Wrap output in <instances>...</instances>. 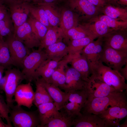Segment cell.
Here are the masks:
<instances>
[{
  "label": "cell",
  "instance_id": "cell-41",
  "mask_svg": "<svg viewBox=\"0 0 127 127\" xmlns=\"http://www.w3.org/2000/svg\"><path fill=\"white\" fill-rule=\"evenodd\" d=\"M96 6L101 8L108 4H110L109 0H87Z\"/></svg>",
  "mask_w": 127,
  "mask_h": 127
},
{
  "label": "cell",
  "instance_id": "cell-44",
  "mask_svg": "<svg viewBox=\"0 0 127 127\" xmlns=\"http://www.w3.org/2000/svg\"><path fill=\"white\" fill-rule=\"evenodd\" d=\"M57 0H34L33 1L34 4H53Z\"/></svg>",
  "mask_w": 127,
  "mask_h": 127
},
{
  "label": "cell",
  "instance_id": "cell-5",
  "mask_svg": "<svg viewBox=\"0 0 127 127\" xmlns=\"http://www.w3.org/2000/svg\"><path fill=\"white\" fill-rule=\"evenodd\" d=\"M47 59L44 50L38 48L30 52L23 60L21 71L28 82L35 81L39 77L36 71L41 64Z\"/></svg>",
  "mask_w": 127,
  "mask_h": 127
},
{
  "label": "cell",
  "instance_id": "cell-1",
  "mask_svg": "<svg viewBox=\"0 0 127 127\" xmlns=\"http://www.w3.org/2000/svg\"><path fill=\"white\" fill-rule=\"evenodd\" d=\"M89 64L90 76L106 83L118 92L127 90L125 79L119 71L104 65L99 61Z\"/></svg>",
  "mask_w": 127,
  "mask_h": 127
},
{
  "label": "cell",
  "instance_id": "cell-33",
  "mask_svg": "<svg viewBox=\"0 0 127 127\" xmlns=\"http://www.w3.org/2000/svg\"><path fill=\"white\" fill-rule=\"evenodd\" d=\"M95 17L104 22L112 30H127V21L118 20L104 14Z\"/></svg>",
  "mask_w": 127,
  "mask_h": 127
},
{
  "label": "cell",
  "instance_id": "cell-15",
  "mask_svg": "<svg viewBox=\"0 0 127 127\" xmlns=\"http://www.w3.org/2000/svg\"><path fill=\"white\" fill-rule=\"evenodd\" d=\"M103 38L104 44L116 50H127L126 31L113 30Z\"/></svg>",
  "mask_w": 127,
  "mask_h": 127
},
{
  "label": "cell",
  "instance_id": "cell-42",
  "mask_svg": "<svg viewBox=\"0 0 127 127\" xmlns=\"http://www.w3.org/2000/svg\"><path fill=\"white\" fill-rule=\"evenodd\" d=\"M110 4L114 5L121 7L127 6V0H109Z\"/></svg>",
  "mask_w": 127,
  "mask_h": 127
},
{
  "label": "cell",
  "instance_id": "cell-34",
  "mask_svg": "<svg viewBox=\"0 0 127 127\" xmlns=\"http://www.w3.org/2000/svg\"><path fill=\"white\" fill-rule=\"evenodd\" d=\"M40 5L45 11L50 24L52 27H57L59 25L60 14L54 8L53 4H37Z\"/></svg>",
  "mask_w": 127,
  "mask_h": 127
},
{
  "label": "cell",
  "instance_id": "cell-29",
  "mask_svg": "<svg viewBox=\"0 0 127 127\" xmlns=\"http://www.w3.org/2000/svg\"><path fill=\"white\" fill-rule=\"evenodd\" d=\"M95 38L94 37H87L70 41L67 45L68 54L81 53L84 48Z\"/></svg>",
  "mask_w": 127,
  "mask_h": 127
},
{
  "label": "cell",
  "instance_id": "cell-23",
  "mask_svg": "<svg viewBox=\"0 0 127 127\" xmlns=\"http://www.w3.org/2000/svg\"><path fill=\"white\" fill-rule=\"evenodd\" d=\"M47 59L60 61L68 54L67 45L61 41L50 45L45 49Z\"/></svg>",
  "mask_w": 127,
  "mask_h": 127
},
{
  "label": "cell",
  "instance_id": "cell-8",
  "mask_svg": "<svg viewBox=\"0 0 127 127\" xmlns=\"http://www.w3.org/2000/svg\"><path fill=\"white\" fill-rule=\"evenodd\" d=\"M7 6L14 30L27 21L30 15L28 3L15 0Z\"/></svg>",
  "mask_w": 127,
  "mask_h": 127
},
{
  "label": "cell",
  "instance_id": "cell-10",
  "mask_svg": "<svg viewBox=\"0 0 127 127\" xmlns=\"http://www.w3.org/2000/svg\"><path fill=\"white\" fill-rule=\"evenodd\" d=\"M65 71L66 80L65 92L70 93L75 91L86 90L89 81L72 67Z\"/></svg>",
  "mask_w": 127,
  "mask_h": 127
},
{
  "label": "cell",
  "instance_id": "cell-12",
  "mask_svg": "<svg viewBox=\"0 0 127 127\" xmlns=\"http://www.w3.org/2000/svg\"><path fill=\"white\" fill-rule=\"evenodd\" d=\"M89 79L87 89V99L103 97L118 92L106 83L91 76Z\"/></svg>",
  "mask_w": 127,
  "mask_h": 127
},
{
  "label": "cell",
  "instance_id": "cell-7",
  "mask_svg": "<svg viewBox=\"0 0 127 127\" xmlns=\"http://www.w3.org/2000/svg\"><path fill=\"white\" fill-rule=\"evenodd\" d=\"M3 38L8 45L13 65L22 67L23 60L30 52L29 49L16 38L13 33Z\"/></svg>",
  "mask_w": 127,
  "mask_h": 127
},
{
  "label": "cell",
  "instance_id": "cell-2",
  "mask_svg": "<svg viewBox=\"0 0 127 127\" xmlns=\"http://www.w3.org/2000/svg\"><path fill=\"white\" fill-rule=\"evenodd\" d=\"M126 104L125 93L124 92H118L103 97L88 99L82 108L83 112L99 115L111 107Z\"/></svg>",
  "mask_w": 127,
  "mask_h": 127
},
{
  "label": "cell",
  "instance_id": "cell-27",
  "mask_svg": "<svg viewBox=\"0 0 127 127\" xmlns=\"http://www.w3.org/2000/svg\"><path fill=\"white\" fill-rule=\"evenodd\" d=\"M34 81L36 89L34 92L33 103L35 106L37 107L44 103L53 102L47 91L40 81L39 78Z\"/></svg>",
  "mask_w": 127,
  "mask_h": 127
},
{
  "label": "cell",
  "instance_id": "cell-18",
  "mask_svg": "<svg viewBox=\"0 0 127 127\" xmlns=\"http://www.w3.org/2000/svg\"><path fill=\"white\" fill-rule=\"evenodd\" d=\"M64 58L68 63L71 64L72 67L89 81L90 75L89 64L87 59L81 53L68 54Z\"/></svg>",
  "mask_w": 127,
  "mask_h": 127
},
{
  "label": "cell",
  "instance_id": "cell-28",
  "mask_svg": "<svg viewBox=\"0 0 127 127\" xmlns=\"http://www.w3.org/2000/svg\"><path fill=\"white\" fill-rule=\"evenodd\" d=\"M61 33L59 27H51L48 28L47 32L41 41L39 48L43 49L62 39Z\"/></svg>",
  "mask_w": 127,
  "mask_h": 127
},
{
  "label": "cell",
  "instance_id": "cell-16",
  "mask_svg": "<svg viewBox=\"0 0 127 127\" xmlns=\"http://www.w3.org/2000/svg\"><path fill=\"white\" fill-rule=\"evenodd\" d=\"M39 79L53 99L57 110H60L68 101L69 93L63 92L58 87L46 82L41 78Z\"/></svg>",
  "mask_w": 127,
  "mask_h": 127
},
{
  "label": "cell",
  "instance_id": "cell-6",
  "mask_svg": "<svg viewBox=\"0 0 127 127\" xmlns=\"http://www.w3.org/2000/svg\"><path fill=\"white\" fill-rule=\"evenodd\" d=\"M99 61L119 71L127 63V50H116L103 44Z\"/></svg>",
  "mask_w": 127,
  "mask_h": 127
},
{
  "label": "cell",
  "instance_id": "cell-39",
  "mask_svg": "<svg viewBox=\"0 0 127 127\" xmlns=\"http://www.w3.org/2000/svg\"><path fill=\"white\" fill-rule=\"evenodd\" d=\"M81 108L75 104L69 102L65 103L63 108L60 110L69 116L75 118L81 113Z\"/></svg>",
  "mask_w": 127,
  "mask_h": 127
},
{
  "label": "cell",
  "instance_id": "cell-11",
  "mask_svg": "<svg viewBox=\"0 0 127 127\" xmlns=\"http://www.w3.org/2000/svg\"><path fill=\"white\" fill-rule=\"evenodd\" d=\"M13 34L16 38L29 49L40 46V41L27 21L14 30Z\"/></svg>",
  "mask_w": 127,
  "mask_h": 127
},
{
  "label": "cell",
  "instance_id": "cell-21",
  "mask_svg": "<svg viewBox=\"0 0 127 127\" xmlns=\"http://www.w3.org/2000/svg\"><path fill=\"white\" fill-rule=\"evenodd\" d=\"M36 107L40 121V124L39 127H43L60 113L53 102L44 103Z\"/></svg>",
  "mask_w": 127,
  "mask_h": 127
},
{
  "label": "cell",
  "instance_id": "cell-50",
  "mask_svg": "<svg viewBox=\"0 0 127 127\" xmlns=\"http://www.w3.org/2000/svg\"><path fill=\"white\" fill-rule=\"evenodd\" d=\"M19 1L24 2L31 3L34 0H17Z\"/></svg>",
  "mask_w": 127,
  "mask_h": 127
},
{
  "label": "cell",
  "instance_id": "cell-37",
  "mask_svg": "<svg viewBox=\"0 0 127 127\" xmlns=\"http://www.w3.org/2000/svg\"><path fill=\"white\" fill-rule=\"evenodd\" d=\"M68 93V101L75 104L82 109L88 98L87 90H78Z\"/></svg>",
  "mask_w": 127,
  "mask_h": 127
},
{
  "label": "cell",
  "instance_id": "cell-32",
  "mask_svg": "<svg viewBox=\"0 0 127 127\" xmlns=\"http://www.w3.org/2000/svg\"><path fill=\"white\" fill-rule=\"evenodd\" d=\"M90 36L94 37L96 38L79 24L78 26L68 30L63 36L62 39H64L68 44L72 40Z\"/></svg>",
  "mask_w": 127,
  "mask_h": 127
},
{
  "label": "cell",
  "instance_id": "cell-22",
  "mask_svg": "<svg viewBox=\"0 0 127 127\" xmlns=\"http://www.w3.org/2000/svg\"><path fill=\"white\" fill-rule=\"evenodd\" d=\"M81 26L96 38L103 37L112 31L103 22L95 17Z\"/></svg>",
  "mask_w": 127,
  "mask_h": 127
},
{
  "label": "cell",
  "instance_id": "cell-9",
  "mask_svg": "<svg viewBox=\"0 0 127 127\" xmlns=\"http://www.w3.org/2000/svg\"><path fill=\"white\" fill-rule=\"evenodd\" d=\"M127 104L111 107L98 115L104 120L105 127H119L120 121L127 116Z\"/></svg>",
  "mask_w": 127,
  "mask_h": 127
},
{
  "label": "cell",
  "instance_id": "cell-17",
  "mask_svg": "<svg viewBox=\"0 0 127 127\" xmlns=\"http://www.w3.org/2000/svg\"><path fill=\"white\" fill-rule=\"evenodd\" d=\"M74 127H105L104 120L98 115L83 112L74 119Z\"/></svg>",
  "mask_w": 127,
  "mask_h": 127
},
{
  "label": "cell",
  "instance_id": "cell-4",
  "mask_svg": "<svg viewBox=\"0 0 127 127\" xmlns=\"http://www.w3.org/2000/svg\"><path fill=\"white\" fill-rule=\"evenodd\" d=\"M2 79V90L5 92L6 102L10 108L14 105L15 101L13 98L17 87L25 78L19 69L9 68Z\"/></svg>",
  "mask_w": 127,
  "mask_h": 127
},
{
  "label": "cell",
  "instance_id": "cell-19",
  "mask_svg": "<svg viewBox=\"0 0 127 127\" xmlns=\"http://www.w3.org/2000/svg\"><path fill=\"white\" fill-rule=\"evenodd\" d=\"M103 40V37H99L95 41L93 40L86 46L81 53L87 59L88 64L99 61L102 51Z\"/></svg>",
  "mask_w": 127,
  "mask_h": 127
},
{
  "label": "cell",
  "instance_id": "cell-51",
  "mask_svg": "<svg viewBox=\"0 0 127 127\" xmlns=\"http://www.w3.org/2000/svg\"><path fill=\"white\" fill-rule=\"evenodd\" d=\"M3 4H2L0 2V7L3 5Z\"/></svg>",
  "mask_w": 127,
  "mask_h": 127
},
{
  "label": "cell",
  "instance_id": "cell-36",
  "mask_svg": "<svg viewBox=\"0 0 127 127\" xmlns=\"http://www.w3.org/2000/svg\"><path fill=\"white\" fill-rule=\"evenodd\" d=\"M27 22L30 24L33 32L40 42L46 33L48 28L30 15Z\"/></svg>",
  "mask_w": 127,
  "mask_h": 127
},
{
  "label": "cell",
  "instance_id": "cell-35",
  "mask_svg": "<svg viewBox=\"0 0 127 127\" xmlns=\"http://www.w3.org/2000/svg\"><path fill=\"white\" fill-rule=\"evenodd\" d=\"M13 63L7 44L3 38H0V66L8 68Z\"/></svg>",
  "mask_w": 127,
  "mask_h": 127
},
{
  "label": "cell",
  "instance_id": "cell-43",
  "mask_svg": "<svg viewBox=\"0 0 127 127\" xmlns=\"http://www.w3.org/2000/svg\"><path fill=\"white\" fill-rule=\"evenodd\" d=\"M9 12L6 6L3 4L0 7V21L4 19Z\"/></svg>",
  "mask_w": 127,
  "mask_h": 127
},
{
  "label": "cell",
  "instance_id": "cell-49",
  "mask_svg": "<svg viewBox=\"0 0 127 127\" xmlns=\"http://www.w3.org/2000/svg\"><path fill=\"white\" fill-rule=\"evenodd\" d=\"M119 127H127V120L126 119L124 122L122 124H120L119 126Z\"/></svg>",
  "mask_w": 127,
  "mask_h": 127
},
{
  "label": "cell",
  "instance_id": "cell-46",
  "mask_svg": "<svg viewBox=\"0 0 127 127\" xmlns=\"http://www.w3.org/2000/svg\"><path fill=\"white\" fill-rule=\"evenodd\" d=\"M2 118H3L2 117L0 114V127H10L7 124L4 122Z\"/></svg>",
  "mask_w": 127,
  "mask_h": 127
},
{
  "label": "cell",
  "instance_id": "cell-25",
  "mask_svg": "<svg viewBox=\"0 0 127 127\" xmlns=\"http://www.w3.org/2000/svg\"><path fill=\"white\" fill-rule=\"evenodd\" d=\"M100 12L117 20L127 21V7H118L108 4L101 8Z\"/></svg>",
  "mask_w": 127,
  "mask_h": 127
},
{
  "label": "cell",
  "instance_id": "cell-45",
  "mask_svg": "<svg viewBox=\"0 0 127 127\" xmlns=\"http://www.w3.org/2000/svg\"><path fill=\"white\" fill-rule=\"evenodd\" d=\"M125 67L122 68L119 71L122 75L126 80H127V63L125 65Z\"/></svg>",
  "mask_w": 127,
  "mask_h": 127
},
{
  "label": "cell",
  "instance_id": "cell-30",
  "mask_svg": "<svg viewBox=\"0 0 127 127\" xmlns=\"http://www.w3.org/2000/svg\"><path fill=\"white\" fill-rule=\"evenodd\" d=\"M74 118L61 111L60 114L43 127H70L73 126Z\"/></svg>",
  "mask_w": 127,
  "mask_h": 127
},
{
  "label": "cell",
  "instance_id": "cell-48",
  "mask_svg": "<svg viewBox=\"0 0 127 127\" xmlns=\"http://www.w3.org/2000/svg\"><path fill=\"white\" fill-rule=\"evenodd\" d=\"M5 69L4 67L0 66V83L3 77V74Z\"/></svg>",
  "mask_w": 127,
  "mask_h": 127
},
{
  "label": "cell",
  "instance_id": "cell-40",
  "mask_svg": "<svg viewBox=\"0 0 127 127\" xmlns=\"http://www.w3.org/2000/svg\"><path fill=\"white\" fill-rule=\"evenodd\" d=\"M10 107L5 102L3 96L0 93V114L3 118L6 120L7 124L10 127H12V126L8 115Z\"/></svg>",
  "mask_w": 127,
  "mask_h": 127
},
{
  "label": "cell",
  "instance_id": "cell-47",
  "mask_svg": "<svg viewBox=\"0 0 127 127\" xmlns=\"http://www.w3.org/2000/svg\"><path fill=\"white\" fill-rule=\"evenodd\" d=\"M15 0H0V2L3 4L7 6Z\"/></svg>",
  "mask_w": 127,
  "mask_h": 127
},
{
  "label": "cell",
  "instance_id": "cell-52",
  "mask_svg": "<svg viewBox=\"0 0 127 127\" xmlns=\"http://www.w3.org/2000/svg\"></svg>",
  "mask_w": 127,
  "mask_h": 127
},
{
  "label": "cell",
  "instance_id": "cell-38",
  "mask_svg": "<svg viewBox=\"0 0 127 127\" xmlns=\"http://www.w3.org/2000/svg\"><path fill=\"white\" fill-rule=\"evenodd\" d=\"M13 25L9 12L3 19L0 21V38H3L12 33Z\"/></svg>",
  "mask_w": 127,
  "mask_h": 127
},
{
  "label": "cell",
  "instance_id": "cell-14",
  "mask_svg": "<svg viewBox=\"0 0 127 127\" xmlns=\"http://www.w3.org/2000/svg\"><path fill=\"white\" fill-rule=\"evenodd\" d=\"M72 9L86 19H90L98 16L101 8L94 5L87 0H68Z\"/></svg>",
  "mask_w": 127,
  "mask_h": 127
},
{
  "label": "cell",
  "instance_id": "cell-31",
  "mask_svg": "<svg viewBox=\"0 0 127 127\" xmlns=\"http://www.w3.org/2000/svg\"><path fill=\"white\" fill-rule=\"evenodd\" d=\"M28 3L30 16L47 27H52L46 12L41 6L37 4L38 6H35L32 3Z\"/></svg>",
  "mask_w": 127,
  "mask_h": 127
},
{
  "label": "cell",
  "instance_id": "cell-20",
  "mask_svg": "<svg viewBox=\"0 0 127 127\" xmlns=\"http://www.w3.org/2000/svg\"><path fill=\"white\" fill-rule=\"evenodd\" d=\"M60 20L59 27L63 36L70 29L78 26L79 16L72 10L65 9L60 13Z\"/></svg>",
  "mask_w": 127,
  "mask_h": 127
},
{
  "label": "cell",
  "instance_id": "cell-3",
  "mask_svg": "<svg viewBox=\"0 0 127 127\" xmlns=\"http://www.w3.org/2000/svg\"><path fill=\"white\" fill-rule=\"evenodd\" d=\"M9 118L15 127H39L40 121L37 110L28 111L17 104L10 108Z\"/></svg>",
  "mask_w": 127,
  "mask_h": 127
},
{
  "label": "cell",
  "instance_id": "cell-13",
  "mask_svg": "<svg viewBox=\"0 0 127 127\" xmlns=\"http://www.w3.org/2000/svg\"><path fill=\"white\" fill-rule=\"evenodd\" d=\"M31 82L26 84H20L17 87L14 96L15 102L17 104L25 106L28 109L33 106L34 92L31 84Z\"/></svg>",
  "mask_w": 127,
  "mask_h": 127
},
{
  "label": "cell",
  "instance_id": "cell-26",
  "mask_svg": "<svg viewBox=\"0 0 127 127\" xmlns=\"http://www.w3.org/2000/svg\"><path fill=\"white\" fill-rule=\"evenodd\" d=\"M68 63L64 58L61 60L57 68L53 73L49 83L64 90L66 80L65 67Z\"/></svg>",
  "mask_w": 127,
  "mask_h": 127
},
{
  "label": "cell",
  "instance_id": "cell-24",
  "mask_svg": "<svg viewBox=\"0 0 127 127\" xmlns=\"http://www.w3.org/2000/svg\"><path fill=\"white\" fill-rule=\"evenodd\" d=\"M60 61L47 59L36 70L37 75L39 77L41 76L44 81L49 83L52 76L58 67Z\"/></svg>",
  "mask_w": 127,
  "mask_h": 127
}]
</instances>
